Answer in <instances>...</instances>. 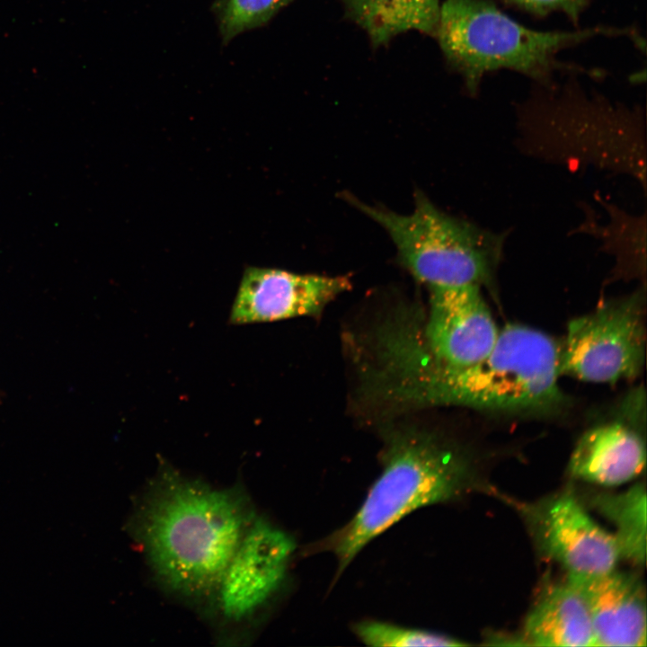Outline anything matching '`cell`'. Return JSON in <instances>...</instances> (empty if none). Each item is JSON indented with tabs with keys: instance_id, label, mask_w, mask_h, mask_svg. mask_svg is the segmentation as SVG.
I'll return each mask as SVG.
<instances>
[{
	"instance_id": "cell-1",
	"label": "cell",
	"mask_w": 647,
	"mask_h": 647,
	"mask_svg": "<svg viewBox=\"0 0 647 647\" xmlns=\"http://www.w3.org/2000/svg\"><path fill=\"white\" fill-rule=\"evenodd\" d=\"M368 384L396 405L462 406L483 412L549 414L568 403L559 384V348L547 334L509 324L490 352L462 368L433 364L398 335L377 349Z\"/></svg>"
},
{
	"instance_id": "cell-2",
	"label": "cell",
	"mask_w": 647,
	"mask_h": 647,
	"mask_svg": "<svg viewBox=\"0 0 647 647\" xmlns=\"http://www.w3.org/2000/svg\"><path fill=\"white\" fill-rule=\"evenodd\" d=\"M136 517L137 537L166 588L186 597L217 592L256 517L236 488H215L166 468Z\"/></svg>"
},
{
	"instance_id": "cell-3",
	"label": "cell",
	"mask_w": 647,
	"mask_h": 647,
	"mask_svg": "<svg viewBox=\"0 0 647 647\" xmlns=\"http://www.w3.org/2000/svg\"><path fill=\"white\" fill-rule=\"evenodd\" d=\"M381 460V474L354 516L312 546L333 554L337 576L368 544L406 515L453 500L469 484L467 459L431 432L407 430L388 434Z\"/></svg>"
},
{
	"instance_id": "cell-4",
	"label": "cell",
	"mask_w": 647,
	"mask_h": 647,
	"mask_svg": "<svg viewBox=\"0 0 647 647\" xmlns=\"http://www.w3.org/2000/svg\"><path fill=\"white\" fill-rule=\"evenodd\" d=\"M349 201L388 233L402 265L428 288L493 281L503 253L502 234L448 215L421 193L407 215L352 197Z\"/></svg>"
},
{
	"instance_id": "cell-5",
	"label": "cell",
	"mask_w": 647,
	"mask_h": 647,
	"mask_svg": "<svg viewBox=\"0 0 647 647\" xmlns=\"http://www.w3.org/2000/svg\"><path fill=\"white\" fill-rule=\"evenodd\" d=\"M594 31H539L527 28L485 0H446L435 35L447 59L474 90L489 71L509 68L538 77L554 54Z\"/></svg>"
},
{
	"instance_id": "cell-6",
	"label": "cell",
	"mask_w": 647,
	"mask_h": 647,
	"mask_svg": "<svg viewBox=\"0 0 647 647\" xmlns=\"http://www.w3.org/2000/svg\"><path fill=\"white\" fill-rule=\"evenodd\" d=\"M644 293L611 299L572 319L559 349V373L613 384L634 378L645 359Z\"/></svg>"
},
{
	"instance_id": "cell-7",
	"label": "cell",
	"mask_w": 647,
	"mask_h": 647,
	"mask_svg": "<svg viewBox=\"0 0 647 647\" xmlns=\"http://www.w3.org/2000/svg\"><path fill=\"white\" fill-rule=\"evenodd\" d=\"M525 144L546 157L573 156L632 173L645 185L644 149L639 130L618 110L589 104L567 106L525 128Z\"/></svg>"
},
{
	"instance_id": "cell-8",
	"label": "cell",
	"mask_w": 647,
	"mask_h": 647,
	"mask_svg": "<svg viewBox=\"0 0 647 647\" xmlns=\"http://www.w3.org/2000/svg\"><path fill=\"white\" fill-rule=\"evenodd\" d=\"M423 321H396L401 336L420 356L448 368H462L485 357L499 330L478 285L436 287Z\"/></svg>"
},
{
	"instance_id": "cell-9",
	"label": "cell",
	"mask_w": 647,
	"mask_h": 647,
	"mask_svg": "<svg viewBox=\"0 0 647 647\" xmlns=\"http://www.w3.org/2000/svg\"><path fill=\"white\" fill-rule=\"evenodd\" d=\"M295 548L288 534L255 517L216 592L223 616L239 622L262 607L281 586Z\"/></svg>"
},
{
	"instance_id": "cell-10",
	"label": "cell",
	"mask_w": 647,
	"mask_h": 647,
	"mask_svg": "<svg viewBox=\"0 0 647 647\" xmlns=\"http://www.w3.org/2000/svg\"><path fill=\"white\" fill-rule=\"evenodd\" d=\"M527 510L540 550L568 573L599 574L615 569L621 556L615 536L599 527L574 496L562 493Z\"/></svg>"
},
{
	"instance_id": "cell-11",
	"label": "cell",
	"mask_w": 647,
	"mask_h": 647,
	"mask_svg": "<svg viewBox=\"0 0 647 647\" xmlns=\"http://www.w3.org/2000/svg\"><path fill=\"white\" fill-rule=\"evenodd\" d=\"M350 287L346 276L249 267L241 279L229 322L245 324L316 315Z\"/></svg>"
},
{
	"instance_id": "cell-12",
	"label": "cell",
	"mask_w": 647,
	"mask_h": 647,
	"mask_svg": "<svg viewBox=\"0 0 647 647\" xmlns=\"http://www.w3.org/2000/svg\"><path fill=\"white\" fill-rule=\"evenodd\" d=\"M584 601L596 646H645L646 600L641 581L625 572L568 573Z\"/></svg>"
},
{
	"instance_id": "cell-13",
	"label": "cell",
	"mask_w": 647,
	"mask_h": 647,
	"mask_svg": "<svg viewBox=\"0 0 647 647\" xmlns=\"http://www.w3.org/2000/svg\"><path fill=\"white\" fill-rule=\"evenodd\" d=\"M645 456V443L638 430L625 419H616L582 434L571 456L569 471L589 483L620 485L642 472Z\"/></svg>"
},
{
	"instance_id": "cell-14",
	"label": "cell",
	"mask_w": 647,
	"mask_h": 647,
	"mask_svg": "<svg viewBox=\"0 0 647 647\" xmlns=\"http://www.w3.org/2000/svg\"><path fill=\"white\" fill-rule=\"evenodd\" d=\"M523 640L536 646H596L587 607L567 582L543 591L525 621Z\"/></svg>"
},
{
	"instance_id": "cell-15",
	"label": "cell",
	"mask_w": 647,
	"mask_h": 647,
	"mask_svg": "<svg viewBox=\"0 0 647 647\" xmlns=\"http://www.w3.org/2000/svg\"><path fill=\"white\" fill-rule=\"evenodd\" d=\"M347 13L368 35L375 46L417 31L435 35L440 0H342Z\"/></svg>"
},
{
	"instance_id": "cell-16",
	"label": "cell",
	"mask_w": 647,
	"mask_h": 647,
	"mask_svg": "<svg viewBox=\"0 0 647 647\" xmlns=\"http://www.w3.org/2000/svg\"><path fill=\"white\" fill-rule=\"evenodd\" d=\"M599 510L616 526L614 535L620 555L641 563L646 550V496L642 485H635L620 495L601 497Z\"/></svg>"
},
{
	"instance_id": "cell-17",
	"label": "cell",
	"mask_w": 647,
	"mask_h": 647,
	"mask_svg": "<svg viewBox=\"0 0 647 647\" xmlns=\"http://www.w3.org/2000/svg\"><path fill=\"white\" fill-rule=\"evenodd\" d=\"M293 0H216L213 10L225 42L268 22Z\"/></svg>"
},
{
	"instance_id": "cell-18",
	"label": "cell",
	"mask_w": 647,
	"mask_h": 647,
	"mask_svg": "<svg viewBox=\"0 0 647 647\" xmlns=\"http://www.w3.org/2000/svg\"><path fill=\"white\" fill-rule=\"evenodd\" d=\"M358 638L375 647L465 646L458 639L430 631L404 627L377 620H364L354 625Z\"/></svg>"
},
{
	"instance_id": "cell-19",
	"label": "cell",
	"mask_w": 647,
	"mask_h": 647,
	"mask_svg": "<svg viewBox=\"0 0 647 647\" xmlns=\"http://www.w3.org/2000/svg\"><path fill=\"white\" fill-rule=\"evenodd\" d=\"M511 2L533 12L545 13L554 9H562L575 15L581 7V0H510Z\"/></svg>"
},
{
	"instance_id": "cell-20",
	"label": "cell",
	"mask_w": 647,
	"mask_h": 647,
	"mask_svg": "<svg viewBox=\"0 0 647 647\" xmlns=\"http://www.w3.org/2000/svg\"><path fill=\"white\" fill-rule=\"evenodd\" d=\"M3 396H4V395H3V392H2V390H1V388H0V403H1V401H2Z\"/></svg>"
}]
</instances>
